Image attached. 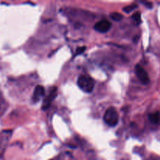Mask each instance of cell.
<instances>
[{"instance_id": "obj_2", "label": "cell", "mask_w": 160, "mask_h": 160, "mask_svg": "<svg viewBox=\"0 0 160 160\" xmlns=\"http://www.w3.org/2000/svg\"><path fill=\"white\" fill-rule=\"evenodd\" d=\"M103 120L106 124L110 127H115L119 122V114L117 109L113 107H110L106 111L103 117Z\"/></svg>"}, {"instance_id": "obj_10", "label": "cell", "mask_w": 160, "mask_h": 160, "mask_svg": "<svg viewBox=\"0 0 160 160\" xmlns=\"http://www.w3.org/2000/svg\"><path fill=\"white\" fill-rule=\"evenodd\" d=\"M133 18H134V20H135L137 23H140L141 22H142V20H141V14L139 12L134 13V15H133Z\"/></svg>"}, {"instance_id": "obj_4", "label": "cell", "mask_w": 160, "mask_h": 160, "mask_svg": "<svg viewBox=\"0 0 160 160\" xmlns=\"http://www.w3.org/2000/svg\"><path fill=\"white\" fill-rule=\"evenodd\" d=\"M94 28L97 31H98V32H107L111 28V23L107 20H102L95 23V26H94Z\"/></svg>"}, {"instance_id": "obj_5", "label": "cell", "mask_w": 160, "mask_h": 160, "mask_svg": "<svg viewBox=\"0 0 160 160\" xmlns=\"http://www.w3.org/2000/svg\"><path fill=\"white\" fill-rule=\"evenodd\" d=\"M56 95H57V88L55 87L53 88L52 90L51 91L49 95H48V96L45 98V99L44 100L43 105H42V109H48V108L50 106V105H51L52 102L53 100H54V98L56 97Z\"/></svg>"}, {"instance_id": "obj_6", "label": "cell", "mask_w": 160, "mask_h": 160, "mask_svg": "<svg viewBox=\"0 0 160 160\" xmlns=\"http://www.w3.org/2000/svg\"><path fill=\"white\" fill-rule=\"evenodd\" d=\"M45 94V88L43 86L38 85L37 87L34 88V93H33V97L32 99L34 102H38L42 97L44 96V95Z\"/></svg>"}, {"instance_id": "obj_9", "label": "cell", "mask_w": 160, "mask_h": 160, "mask_svg": "<svg viewBox=\"0 0 160 160\" xmlns=\"http://www.w3.org/2000/svg\"><path fill=\"white\" fill-rule=\"evenodd\" d=\"M136 8H137V5H135V4L131 5V6H126V7L123 9V11H125L127 13H128V12H131V11L134 10V9H136Z\"/></svg>"}, {"instance_id": "obj_3", "label": "cell", "mask_w": 160, "mask_h": 160, "mask_svg": "<svg viewBox=\"0 0 160 160\" xmlns=\"http://www.w3.org/2000/svg\"><path fill=\"white\" fill-rule=\"evenodd\" d=\"M135 71H136V74H137L138 78H139V80H140L141 82H142V84H147L149 83L150 81L149 77H148V73H147V72L145 71V69H144L143 67H142L139 65L136 66Z\"/></svg>"}, {"instance_id": "obj_8", "label": "cell", "mask_w": 160, "mask_h": 160, "mask_svg": "<svg viewBox=\"0 0 160 160\" xmlns=\"http://www.w3.org/2000/svg\"><path fill=\"white\" fill-rule=\"evenodd\" d=\"M110 17L115 21H120L123 19V15L121 13H119V12H112L110 14Z\"/></svg>"}, {"instance_id": "obj_1", "label": "cell", "mask_w": 160, "mask_h": 160, "mask_svg": "<svg viewBox=\"0 0 160 160\" xmlns=\"http://www.w3.org/2000/svg\"><path fill=\"white\" fill-rule=\"evenodd\" d=\"M78 85L83 92L90 93L93 91L95 87V81L88 75H81L78 78Z\"/></svg>"}, {"instance_id": "obj_7", "label": "cell", "mask_w": 160, "mask_h": 160, "mask_svg": "<svg viewBox=\"0 0 160 160\" xmlns=\"http://www.w3.org/2000/svg\"><path fill=\"white\" fill-rule=\"evenodd\" d=\"M150 122L153 124H159L160 123V113L159 112H156L154 113H151L148 116Z\"/></svg>"}]
</instances>
